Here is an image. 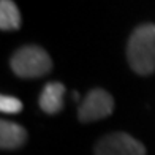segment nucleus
I'll return each mask as SVG.
<instances>
[{
	"instance_id": "obj_1",
	"label": "nucleus",
	"mask_w": 155,
	"mask_h": 155,
	"mask_svg": "<svg viewBox=\"0 0 155 155\" xmlns=\"http://www.w3.org/2000/svg\"><path fill=\"white\" fill-rule=\"evenodd\" d=\"M130 67L138 74H150L155 71V25L143 24L131 33L127 46Z\"/></svg>"
},
{
	"instance_id": "obj_2",
	"label": "nucleus",
	"mask_w": 155,
	"mask_h": 155,
	"mask_svg": "<svg viewBox=\"0 0 155 155\" xmlns=\"http://www.w3.org/2000/svg\"><path fill=\"white\" fill-rule=\"evenodd\" d=\"M11 70L19 78L32 79V78L45 76L52 70V60L49 54L40 46H22L13 54L10 60Z\"/></svg>"
},
{
	"instance_id": "obj_3",
	"label": "nucleus",
	"mask_w": 155,
	"mask_h": 155,
	"mask_svg": "<svg viewBox=\"0 0 155 155\" xmlns=\"http://www.w3.org/2000/svg\"><path fill=\"white\" fill-rule=\"evenodd\" d=\"M112 109H114L112 97L103 89H94L87 94V97L79 104L78 117L84 124L95 122V120L108 117L112 112Z\"/></svg>"
},
{
	"instance_id": "obj_4",
	"label": "nucleus",
	"mask_w": 155,
	"mask_h": 155,
	"mask_svg": "<svg viewBox=\"0 0 155 155\" xmlns=\"http://www.w3.org/2000/svg\"><path fill=\"white\" fill-rule=\"evenodd\" d=\"M95 155H146V147L128 133H111L95 146Z\"/></svg>"
},
{
	"instance_id": "obj_5",
	"label": "nucleus",
	"mask_w": 155,
	"mask_h": 155,
	"mask_svg": "<svg viewBox=\"0 0 155 155\" xmlns=\"http://www.w3.org/2000/svg\"><path fill=\"white\" fill-rule=\"evenodd\" d=\"M27 141V131L19 124L3 120L0 122V147L3 150H13L22 147Z\"/></svg>"
},
{
	"instance_id": "obj_6",
	"label": "nucleus",
	"mask_w": 155,
	"mask_h": 155,
	"mask_svg": "<svg viewBox=\"0 0 155 155\" xmlns=\"http://www.w3.org/2000/svg\"><path fill=\"white\" fill-rule=\"evenodd\" d=\"M65 86L60 82H48L40 95V108L46 114H57L63 108Z\"/></svg>"
},
{
	"instance_id": "obj_7",
	"label": "nucleus",
	"mask_w": 155,
	"mask_h": 155,
	"mask_svg": "<svg viewBox=\"0 0 155 155\" xmlns=\"http://www.w3.org/2000/svg\"><path fill=\"white\" fill-rule=\"evenodd\" d=\"M21 27V13L13 0H0V29L16 30Z\"/></svg>"
},
{
	"instance_id": "obj_8",
	"label": "nucleus",
	"mask_w": 155,
	"mask_h": 155,
	"mask_svg": "<svg viewBox=\"0 0 155 155\" xmlns=\"http://www.w3.org/2000/svg\"><path fill=\"white\" fill-rule=\"evenodd\" d=\"M0 109H2V112H6V114H18V112L22 111V103L15 97L2 95L0 97Z\"/></svg>"
}]
</instances>
